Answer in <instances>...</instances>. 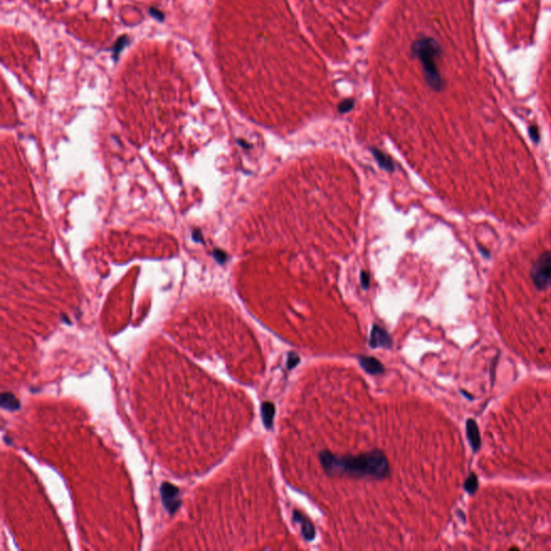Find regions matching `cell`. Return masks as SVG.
Masks as SVG:
<instances>
[{
  "instance_id": "cell-1",
  "label": "cell",
  "mask_w": 551,
  "mask_h": 551,
  "mask_svg": "<svg viewBox=\"0 0 551 551\" xmlns=\"http://www.w3.org/2000/svg\"><path fill=\"white\" fill-rule=\"evenodd\" d=\"M319 460L325 473L332 476L383 479L390 473L388 460L377 450L359 455H337L324 450L319 453Z\"/></svg>"
},
{
  "instance_id": "cell-4",
  "label": "cell",
  "mask_w": 551,
  "mask_h": 551,
  "mask_svg": "<svg viewBox=\"0 0 551 551\" xmlns=\"http://www.w3.org/2000/svg\"><path fill=\"white\" fill-rule=\"evenodd\" d=\"M162 496L163 502L166 509L169 513H174L180 505L179 500V490L174 485L169 483H164L162 485Z\"/></svg>"
},
{
  "instance_id": "cell-7",
  "label": "cell",
  "mask_w": 551,
  "mask_h": 551,
  "mask_svg": "<svg viewBox=\"0 0 551 551\" xmlns=\"http://www.w3.org/2000/svg\"><path fill=\"white\" fill-rule=\"evenodd\" d=\"M360 365L364 371L371 375H381L384 372V367L373 356H360Z\"/></svg>"
},
{
  "instance_id": "cell-6",
  "label": "cell",
  "mask_w": 551,
  "mask_h": 551,
  "mask_svg": "<svg viewBox=\"0 0 551 551\" xmlns=\"http://www.w3.org/2000/svg\"><path fill=\"white\" fill-rule=\"evenodd\" d=\"M293 519H294L297 523H300L302 525V533L304 538L308 542H311L315 536V529L311 521H310L307 517H305V516L298 511L293 512Z\"/></svg>"
},
{
  "instance_id": "cell-13",
  "label": "cell",
  "mask_w": 551,
  "mask_h": 551,
  "mask_svg": "<svg viewBox=\"0 0 551 551\" xmlns=\"http://www.w3.org/2000/svg\"><path fill=\"white\" fill-rule=\"evenodd\" d=\"M360 278H361L362 288L364 290H367L369 288V283H371V276H369L367 272H362Z\"/></svg>"
},
{
  "instance_id": "cell-10",
  "label": "cell",
  "mask_w": 551,
  "mask_h": 551,
  "mask_svg": "<svg viewBox=\"0 0 551 551\" xmlns=\"http://www.w3.org/2000/svg\"><path fill=\"white\" fill-rule=\"evenodd\" d=\"M128 43V37L127 36H122L120 37L118 40H116V42L113 45V49H112V55H113V60L116 62L119 58L120 53L123 51V49L125 48Z\"/></svg>"
},
{
  "instance_id": "cell-15",
  "label": "cell",
  "mask_w": 551,
  "mask_h": 551,
  "mask_svg": "<svg viewBox=\"0 0 551 551\" xmlns=\"http://www.w3.org/2000/svg\"><path fill=\"white\" fill-rule=\"evenodd\" d=\"M213 255H214V259H215L216 261H218L220 264L225 263L226 260H227V255H226V253H225V252H223V251H221V250H215V251L213 252Z\"/></svg>"
},
{
  "instance_id": "cell-11",
  "label": "cell",
  "mask_w": 551,
  "mask_h": 551,
  "mask_svg": "<svg viewBox=\"0 0 551 551\" xmlns=\"http://www.w3.org/2000/svg\"><path fill=\"white\" fill-rule=\"evenodd\" d=\"M2 407L13 410L19 407V401L12 395V394H3L2 395Z\"/></svg>"
},
{
  "instance_id": "cell-8",
  "label": "cell",
  "mask_w": 551,
  "mask_h": 551,
  "mask_svg": "<svg viewBox=\"0 0 551 551\" xmlns=\"http://www.w3.org/2000/svg\"><path fill=\"white\" fill-rule=\"evenodd\" d=\"M276 408L275 405L271 402H265L262 405V419L263 423L265 425L266 429H272L274 424Z\"/></svg>"
},
{
  "instance_id": "cell-3",
  "label": "cell",
  "mask_w": 551,
  "mask_h": 551,
  "mask_svg": "<svg viewBox=\"0 0 551 551\" xmlns=\"http://www.w3.org/2000/svg\"><path fill=\"white\" fill-rule=\"evenodd\" d=\"M531 277L536 288L546 289L551 284V251H546L535 261Z\"/></svg>"
},
{
  "instance_id": "cell-14",
  "label": "cell",
  "mask_w": 551,
  "mask_h": 551,
  "mask_svg": "<svg viewBox=\"0 0 551 551\" xmlns=\"http://www.w3.org/2000/svg\"><path fill=\"white\" fill-rule=\"evenodd\" d=\"M298 362H300V356H298L295 352H291L288 357V367L290 369L295 367L298 364Z\"/></svg>"
},
{
  "instance_id": "cell-16",
  "label": "cell",
  "mask_w": 551,
  "mask_h": 551,
  "mask_svg": "<svg viewBox=\"0 0 551 551\" xmlns=\"http://www.w3.org/2000/svg\"><path fill=\"white\" fill-rule=\"evenodd\" d=\"M150 14L154 17V19L158 20V21H163L165 17H164V13L161 12L158 9H154V8H151L150 9Z\"/></svg>"
},
{
  "instance_id": "cell-9",
  "label": "cell",
  "mask_w": 551,
  "mask_h": 551,
  "mask_svg": "<svg viewBox=\"0 0 551 551\" xmlns=\"http://www.w3.org/2000/svg\"><path fill=\"white\" fill-rule=\"evenodd\" d=\"M372 153L375 156V158H376V161L378 162V164L381 166V168H383V169H385V171H389V172L394 171V164H393V162L391 161V158L389 156H386L380 150L375 149V148L372 149Z\"/></svg>"
},
{
  "instance_id": "cell-17",
  "label": "cell",
  "mask_w": 551,
  "mask_h": 551,
  "mask_svg": "<svg viewBox=\"0 0 551 551\" xmlns=\"http://www.w3.org/2000/svg\"><path fill=\"white\" fill-rule=\"evenodd\" d=\"M193 238L195 240H199V241H202V233L201 231H194L193 233Z\"/></svg>"
},
{
  "instance_id": "cell-5",
  "label": "cell",
  "mask_w": 551,
  "mask_h": 551,
  "mask_svg": "<svg viewBox=\"0 0 551 551\" xmlns=\"http://www.w3.org/2000/svg\"><path fill=\"white\" fill-rule=\"evenodd\" d=\"M369 345L372 348H391L392 339L390 335L382 327L374 325L369 337Z\"/></svg>"
},
{
  "instance_id": "cell-2",
  "label": "cell",
  "mask_w": 551,
  "mask_h": 551,
  "mask_svg": "<svg viewBox=\"0 0 551 551\" xmlns=\"http://www.w3.org/2000/svg\"><path fill=\"white\" fill-rule=\"evenodd\" d=\"M413 54L420 61L423 69L424 78L433 90L441 91L444 81L439 72L438 60L441 48L435 40L430 37H421L413 44Z\"/></svg>"
},
{
  "instance_id": "cell-12",
  "label": "cell",
  "mask_w": 551,
  "mask_h": 551,
  "mask_svg": "<svg viewBox=\"0 0 551 551\" xmlns=\"http://www.w3.org/2000/svg\"><path fill=\"white\" fill-rule=\"evenodd\" d=\"M353 105H354V102L352 101V99H345V101H344L341 104L338 105V110H339V112H342V113L349 112V111L353 108Z\"/></svg>"
}]
</instances>
